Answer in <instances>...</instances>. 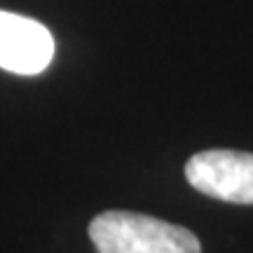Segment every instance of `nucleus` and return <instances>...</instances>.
I'll list each match as a JSON object with an SVG mask.
<instances>
[{
  "instance_id": "f03ea898",
  "label": "nucleus",
  "mask_w": 253,
  "mask_h": 253,
  "mask_svg": "<svg viewBox=\"0 0 253 253\" xmlns=\"http://www.w3.org/2000/svg\"><path fill=\"white\" fill-rule=\"evenodd\" d=\"M185 178L202 195L232 204H253V155L204 150L185 164Z\"/></svg>"
},
{
  "instance_id": "f257e3e1",
  "label": "nucleus",
  "mask_w": 253,
  "mask_h": 253,
  "mask_svg": "<svg viewBox=\"0 0 253 253\" xmlns=\"http://www.w3.org/2000/svg\"><path fill=\"white\" fill-rule=\"evenodd\" d=\"M99 253H202L190 230L131 211H103L89 223Z\"/></svg>"
},
{
  "instance_id": "7ed1b4c3",
  "label": "nucleus",
  "mask_w": 253,
  "mask_h": 253,
  "mask_svg": "<svg viewBox=\"0 0 253 253\" xmlns=\"http://www.w3.org/2000/svg\"><path fill=\"white\" fill-rule=\"evenodd\" d=\"M54 56V38L40 21L0 9V68L38 75Z\"/></svg>"
}]
</instances>
